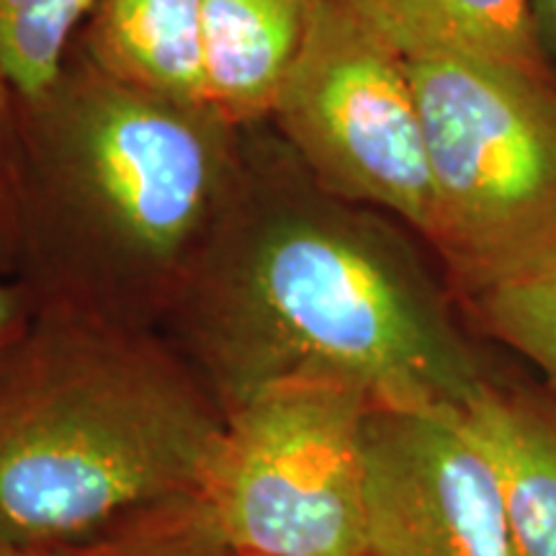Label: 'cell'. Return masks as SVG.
Segmentation results:
<instances>
[{"label":"cell","mask_w":556,"mask_h":556,"mask_svg":"<svg viewBox=\"0 0 556 556\" xmlns=\"http://www.w3.org/2000/svg\"><path fill=\"white\" fill-rule=\"evenodd\" d=\"M93 9L96 0H0V83L18 101L47 93Z\"/></svg>","instance_id":"12"},{"label":"cell","mask_w":556,"mask_h":556,"mask_svg":"<svg viewBox=\"0 0 556 556\" xmlns=\"http://www.w3.org/2000/svg\"><path fill=\"white\" fill-rule=\"evenodd\" d=\"M319 0H204L206 106L235 129L270 119Z\"/></svg>","instance_id":"8"},{"label":"cell","mask_w":556,"mask_h":556,"mask_svg":"<svg viewBox=\"0 0 556 556\" xmlns=\"http://www.w3.org/2000/svg\"><path fill=\"white\" fill-rule=\"evenodd\" d=\"M479 330L531 361L556 389V266L467 299Z\"/></svg>","instance_id":"14"},{"label":"cell","mask_w":556,"mask_h":556,"mask_svg":"<svg viewBox=\"0 0 556 556\" xmlns=\"http://www.w3.org/2000/svg\"><path fill=\"white\" fill-rule=\"evenodd\" d=\"M21 266L18 99L0 83V270Z\"/></svg>","instance_id":"15"},{"label":"cell","mask_w":556,"mask_h":556,"mask_svg":"<svg viewBox=\"0 0 556 556\" xmlns=\"http://www.w3.org/2000/svg\"><path fill=\"white\" fill-rule=\"evenodd\" d=\"M531 13L541 54L556 78V0H531Z\"/></svg>","instance_id":"17"},{"label":"cell","mask_w":556,"mask_h":556,"mask_svg":"<svg viewBox=\"0 0 556 556\" xmlns=\"http://www.w3.org/2000/svg\"><path fill=\"white\" fill-rule=\"evenodd\" d=\"M225 426L157 330L39 302L0 374V546L54 552L204 495Z\"/></svg>","instance_id":"3"},{"label":"cell","mask_w":556,"mask_h":556,"mask_svg":"<svg viewBox=\"0 0 556 556\" xmlns=\"http://www.w3.org/2000/svg\"><path fill=\"white\" fill-rule=\"evenodd\" d=\"M268 122L319 189L428 238L433 186L407 60L351 0H319Z\"/></svg>","instance_id":"6"},{"label":"cell","mask_w":556,"mask_h":556,"mask_svg":"<svg viewBox=\"0 0 556 556\" xmlns=\"http://www.w3.org/2000/svg\"><path fill=\"white\" fill-rule=\"evenodd\" d=\"M37 309L39 299L29 283L0 278V374L9 366Z\"/></svg>","instance_id":"16"},{"label":"cell","mask_w":556,"mask_h":556,"mask_svg":"<svg viewBox=\"0 0 556 556\" xmlns=\"http://www.w3.org/2000/svg\"><path fill=\"white\" fill-rule=\"evenodd\" d=\"M163 328L225 415L287 379H340L374 407L428 413H456L486 381L397 235L258 135Z\"/></svg>","instance_id":"1"},{"label":"cell","mask_w":556,"mask_h":556,"mask_svg":"<svg viewBox=\"0 0 556 556\" xmlns=\"http://www.w3.org/2000/svg\"><path fill=\"white\" fill-rule=\"evenodd\" d=\"M364 467L368 556H513L495 471L456 413L371 407Z\"/></svg>","instance_id":"7"},{"label":"cell","mask_w":556,"mask_h":556,"mask_svg":"<svg viewBox=\"0 0 556 556\" xmlns=\"http://www.w3.org/2000/svg\"><path fill=\"white\" fill-rule=\"evenodd\" d=\"M245 129L70 54L18 101L24 281L41 304L163 328L232 199Z\"/></svg>","instance_id":"2"},{"label":"cell","mask_w":556,"mask_h":556,"mask_svg":"<svg viewBox=\"0 0 556 556\" xmlns=\"http://www.w3.org/2000/svg\"><path fill=\"white\" fill-rule=\"evenodd\" d=\"M371 407L356 384L304 377L261 389L227 413L204 495L240 556H368Z\"/></svg>","instance_id":"5"},{"label":"cell","mask_w":556,"mask_h":556,"mask_svg":"<svg viewBox=\"0 0 556 556\" xmlns=\"http://www.w3.org/2000/svg\"><path fill=\"white\" fill-rule=\"evenodd\" d=\"M0 556H52V552H45V548H5V546H0Z\"/></svg>","instance_id":"18"},{"label":"cell","mask_w":556,"mask_h":556,"mask_svg":"<svg viewBox=\"0 0 556 556\" xmlns=\"http://www.w3.org/2000/svg\"><path fill=\"white\" fill-rule=\"evenodd\" d=\"M456 415L495 471L513 556H556V402L484 381Z\"/></svg>","instance_id":"9"},{"label":"cell","mask_w":556,"mask_h":556,"mask_svg":"<svg viewBox=\"0 0 556 556\" xmlns=\"http://www.w3.org/2000/svg\"><path fill=\"white\" fill-rule=\"evenodd\" d=\"M52 556H240L206 495L178 497L137 513Z\"/></svg>","instance_id":"13"},{"label":"cell","mask_w":556,"mask_h":556,"mask_svg":"<svg viewBox=\"0 0 556 556\" xmlns=\"http://www.w3.org/2000/svg\"><path fill=\"white\" fill-rule=\"evenodd\" d=\"M402 54L451 50L546 67L531 0H351Z\"/></svg>","instance_id":"11"},{"label":"cell","mask_w":556,"mask_h":556,"mask_svg":"<svg viewBox=\"0 0 556 556\" xmlns=\"http://www.w3.org/2000/svg\"><path fill=\"white\" fill-rule=\"evenodd\" d=\"M426 131L428 242L464 302L556 266V78L482 54H405Z\"/></svg>","instance_id":"4"},{"label":"cell","mask_w":556,"mask_h":556,"mask_svg":"<svg viewBox=\"0 0 556 556\" xmlns=\"http://www.w3.org/2000/svg\"><path fill=\"white\" fill-rule=\"evenodd\" d=\"M201 11L204 0H96L78 52L116 80L208 109Z\"/></svg>","instance_id":"10"}]
</instances>
